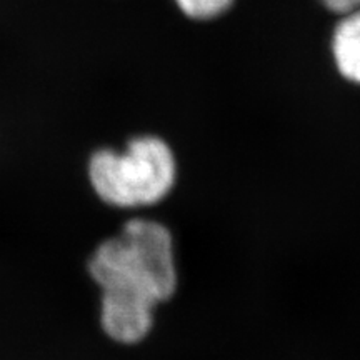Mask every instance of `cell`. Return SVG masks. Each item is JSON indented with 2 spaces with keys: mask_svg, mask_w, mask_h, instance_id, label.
Returning <instances> with one entry per match:
<instances>
[{
  "mask_svg": "<svg viewBox=\"0 0 360 360\" xmlns=\"http://www.w3.org/2000/svg\"><path fill=\"white\" fill-rule=\"evenodd\" d=\"M90 276L102 289L101 322L120 344L146 339L154 309L177 289L172 236L154 220L134 219L122 232L97 247Z\"/></svg>",
  "mask_w": 360,
  "mask_h": 360,
  "instance_id": "6da1fadb",
  "label": "cell"
},
{
  "mask_svg": "<svg viewBox=\"0 0 360 360\" xmlns=\"http://www.w3.org/2000/svg\"><path fill=\"white\" fill-rule=\"evenodd\" d=\"M175 157L155 135L135 137L124 152L102 148L89 162L94 191L107 204L124 209L157 204L172 191Z\"/></svg>",
  "mask_w": 360,
  "mask_h": 360,
  "instance_id": "7a4b0ae2",
  "label": "cell"
},
{
  "mask_svg": "<svg viewBox=\"0 0 360 360\" xmlns=\"http://www.w3.org/2000/svg\"><path fill=\"white\" fill-rule=\"evenodd\" d=\"M330 53L340 77L360 85V11L339 17L332 32Z\"/></svg>",
  "mask_w": 360,
  "mask_h": 360,
  "instance_id": "3957f363",
  "label": "cell"
},
{
  "mask_svg": "<svg viewBox=\"0 0 360 360\" xmlns=\"http://www.w3.org/2000/svg\"><path fill=\"white\" fill-rule=\"evenodd\" d=\"M236 2L237 0H174L180 13L195 22L219 19L231 11Z\"/></svg>",
  "mask_w": 360,
  "mask_h": 360,
  "instance_id": "277c9868",
  "label": "cell"
},
{
  "mask_svg": "<svg viewBox=\"0 0 360 360\" xmlns=\"http://www.w3.org/2000/svg\"><path fill=\"white\" fill-rule=\"evenodd\" d=\"M317 2L337 17L360 11V0H317Z\"/></svg>",
  "mask_w": 360,
  "mask_h": 360,
  "instance_id": "5b68a950",
  "label": "cell"
}]
</instances>
